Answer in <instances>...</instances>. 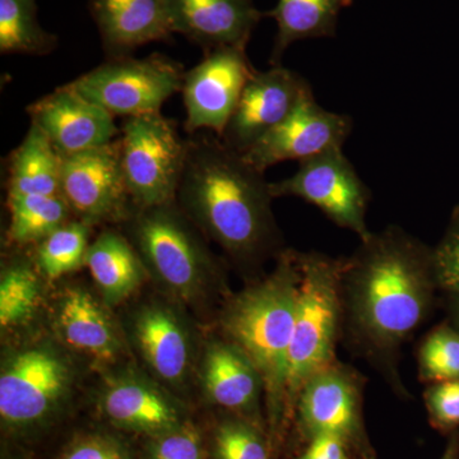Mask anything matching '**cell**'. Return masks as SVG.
I'll list each match as a JSON object with an SVG mask.
<instances>
[{
    "instance_id": "83f0119b",
    "label": "cell",
    "mask_w": 459,
    "mask_h": 459,
    "mask_svg": "<svg viewBox=\"0 0 459 459\" xmlns=\"http://www.w3.org/2000/svg\"><path fill=\"white\" fill-rule=\"evenodd\" d=\"M41 299L40 280L26 263H13L0 281V325L18 327L32 318Z\"/></svg>"
},
{
    "instance_id": "2e32d148",
    "label": "cell",
    "mask_w": 459,
    "mask_h": 459,
    "mask_svg": "<svg viewBox=\"0 0 459 459\" xmlns=\"http://www.w3.org/2000/svg\"><path fill=\"white\" fill-rule=\"evenodd\" d=\"M89 9L110 59L174 35L165 0H90Z\"/></svg>"
},
{
    "instance_id": "ffe728a7",
    "label": "cell",
    "mask_w": 459,
    "mask_h": 459,
    "mask_svg": "<svg viewBox=\"0 0 459 459\" xmlns=\"http://www.w3.org/2000/svg\"><path fill=\"white\" fill-rule=\"evenodd\" d=\"M204 385L208 400L238 412L255 410L262 377L234 343L211 344L204 356Z\"/></svg>"
},
{
    "instance_id": "d6986e66",
    "label": "cell",
    "mask_w": 459,
    "mask_h": 459,
    "mask_svg": "<svg viewBox=\"0 0 459 459\" xmlns=\"http://www.w3.org/2000/svg\"><path fill=\"white\" fill-rule=\"evenodd\" d=\"M56 329L72 349L96 360H113L119 351V340L107 310L82 289L66 290L60 299Z\"/></svg>"
},
{
    "instance_id": "9c48e42d",
    "label": "cell",
    "mask_w": 459,
    "mask_h": 459,
    "mask_svg": "<svg viewBox=\"0 0 459 459\" xmlns=\"http://www.w3.org/2000/svg\"><path fill=\"white\" fill-rule=\"evenodd\" d=\"M256 69L246 49L220 48L205 51L204 60L184 75L186 131H205L221 138L247 81Z\"/></svg>"
},
{
    "instance_id": "4316f807",
    "label": "cell",
    "mask_w": 459,
    "mask_h": 459,
    "mask_svg": "<svg viewBox=\"0 0 459 459\" xmlns=\"http://www.w3.org/2000/svg\"><path fill=\"white\" fill-rule=\"evenodd\" d=\"M89 234L90 226L77 220L65 223L40 241L36 258L42 273L59 279L86 264Z\"/></svg>"
},
{
    "instance_id": "3957f363",
    "label": "cell",
    "mask_w": 459,
    "mask_h": 459,
    "mask_svg": "<svg viewBox=\"0 0 459 459\" xmlns=\"http://www.w3.org/2000/svg\"><path fill=\"white\" fill-rule=\"evenodd\" d=\"M300 279L299 255L282 253L273 274L238 295L223 314V329L258 370L274 411L287 395Z\"/></svg>"
},
{
    "instance_id": "44dd1931",
    "label": "cell",
    "mask_w": 459,
    "mask_h": 459,
    "mask_svg": "<svg viewBox=\"0 0 459 459\" xmlns=\"http://www.w3.org/2000/svg\"><path fill=\"white\" fill-rule=\"evenodd\" d=\"M138 349L147 364L166 382L178 383L188 370L190 349L186 329L164 307H148L134 325Z\"/></svg>"
},
{
    "instance_id": "4dcf8cb0",
    "label": "cell",
    "mask_w": 459,
    "mask_h": 459,
    "mask_svg": "<svg viewBox=\"0 0 459 459\" xmlns=\"http://www.w3.org/2000/svg\"><path fill=\"white\" fill-rule=\"evenodd\" d=\"M150 459H204L201 433L190 422L152 437Z\"/></svg>"
},
{
    "instance_id": "ac0fdd59",
    "label": "cell",
    "mask_w": 459,
    "mask_h": 459,
    "mask_svg": "<svg viewBox=\"0 0 459 459\" xmlns=\"http://www.w3.org/2000/svg\"><path fill=\"white\" fill-rule=\"evenodd\" d=\"M101 406L115 427L151 437L183 424L179 411L170 400L141 380L124 379L114 383L102 395Z\"/></svg>"
},
{
    "instance_id": "9a60e30c",
    "label": "cell",
    "mask_w": 459,
    "mask_h": 459,
    "mask_svg": "<svg viewBox=\"0 0 459 459\" xmlns=\"http://www.w3.org/2000/svg\"><path fill=\"white\" fill-rule=\"evenodd\" d=\"M171 29L210 51L246 49L264 13L253 0H165Z\"/></svg>"
},
{
    "instance_id": "cb8c5ba5",
    "label": "cell",
    "mask_w": 459,
    "mask_h": 459,
    "mask_svg": "<svg viewBox=\"0 0 459 459\" xmlns=\"http://www.w3.org/2000/svg\"><path fill=\"white\" fill-rule=\"evenodd\" d=\"M63 156L35 124L9 160L8 195H60Z\"/></svg>"
},
{
    "instance_id": "e0dca14e",
    "label": "cell",
    "mask_w": 459,
    "mask_h": 459,
    "mask_svg": "<svg viewBox=\"0 0 459 459\" xmlns=\"http://www.w3.org/2000/svg\"><path fill=\"white\" fill-rule=\"evenodd\" d=\"M299 413L310 437H352L358 429L359 395L352 377L329 365L314 374L299 392Z\"/></svg>"
},
{
    "instance_id": "8fae6325",
    "label": "cell",
    "mask_w": 459,
    "mask_h": 459,
    "mask_svg": "<svg viewBox=\"0 0 459 459\" xmlns=\"http://www.w3.org/2000/svg\"><path fill=\"white\" fill-rule=\"evenodd\" d=\"M60 195L72 213L89 226L122 219L131 195L117 138L105 146L63 157Z\"/></svg>"
},
{
    "instance_id": "52a82bcc",
    "label": "cell",
    "mask_w": 459,
    "mask_h": 459,
    "mask_svg": "<svg viewBox=\"0 0 459 459\" xmlns=\"http://www.w3.org/2000/svg\"><path fill=\"white\" fill-rule=\"evenodd\" d=\"M133 235L144 265L181 298H192L212 267L186 217L172 204L138 208Z\"/></svg>"
},
{
    "instance_id": "e575fe53",
    "label": "cell",
    "mask_w": 459,
    "mask_h": 459,
    "mask_svg": "<svg viewBox=\"0 0 459 459\" xmlns=\"http://www.w3.org/2000/svg\"><path fill=\"white\" fill-rule=\"evenodd\" d=\"M296 459H347L343 439L336 435H316L307 451Z\"/></svg>"
},
{
    "instance_id": "8992f818",
    "label": "cell",
    "mask_w": 459,
    "mask_h": 459,
    "mask_svg": "<svg viewBox=\"0 0 459 459\" xmlns=\"http://www.w3.org/2000/svg\"><path fill=\"white\" fill-rule=\"evenodd\" d=\"M184 75L179 63L152 54L142 59L113 57L68 84L114 117H132L160 113L183 89Z\"/></svg>"
},
{
    "instance_id": "8d00e7d4",
    "label": "cell",
    "mask_w": 459,
    "mask_h": 459,
    "mask_svg": "<svg viewBox=\"0 0 459 459\" xmlns=\"http://www.w3.org/2000/svg\"><path fill=\"white\" fill-rule=\"evenodd\" d=\"M458 322H459V310H458Z\"/></svg>"
},
{
    "instance_id": "5b68a950",
    "label": "cell",
    "mask_w": 459,
    "mask_h": 459,
    "mask_svg": "<svg viewBox=\"0 0 459 459\" xmlns=\"http://www.w3.org/2000/svg\"><path fill=\"white\" fill-rule=\"evenodd\" d=\"M126 188L138 208L172 204L186 165V140L161 113L126 117L119 137Z\"/></svg>"
},
{
    "instance_id": "484cf974",
    "label": "cell",
    "mask_w": 459,
    "mask_h": 459,
    "mask_svg": "<svg viewBox=\"0 0 459 459\" xmlns=\"http://www.w3.org/2000/svg\"><path fill=\"white\" fill-rule=\"evenodd\" d=\"M56 47L39 23L36 0H0V53L47 56Z\"/></svg>"
},
{
    "instance_id": "6da1fadb",
    "label": "cell",
    "mask_w": 459,
    "mask_h": 459,
    "mask_svg": "<svg viewBox=\"0 0 459 459\" xmlns=\"http://www.w3.org/2000/svg\"><path fill=\"white\" fill-rule=\"evenodd\" d=\"M270 183L213 133L186 140L177 198L205 234L238 262L259 261L279 246Z\"/></svg>"
},
{
    "instance_id": "836d02e7",
    "label": "cell",
    "mask_w": 459,
    "mask_h": 459,
    "mask_svg": "<svg viewBox=\"0 0 459 459\" xmlns=\"http://www.w3.org/2000/svg\"><path fill=\"white\" fill-rule=\"evenodd\" d=\"M427 402L437 425L444 428L459 425V379L437 382L429 389Z\"/></svg>"
},
{
    "instance_id": "d6a6232c",
    "label": "cell",
    "mask_w": 459,
    "mask_h": 459,
    "mask_svg": "<svg viewBox=\"0 0 459 459\" xmlns=\"http://www.w3.org/2000/svg\"><path fill=\"white\" fill-rule=\"evenodd\" d=\"M433 258L437 285L459 294V212Z\"/></svg>"
},
{
    "instance_id": "d590c367",
    "label": "cell",
    "mask_w": 459,
    "mask_h": 459,
    "mask_svg": "<svg viewBox=\"0 0 459 459\" xmlns=\"http://www.w3.org/2000/svg\"><path fill=\"white\" fill-rule=\"evenodd\" d=\"M442 459H457V453H455V449L451 446L448 448V451L444 453Z\"/></svg>"
},
{
    "instance_id": "7c38bea8",
    "label": "cell",
    "mask_w": 459,
    "mask_h": 459,
    "mask_svg": "<svg viewBox=\"0 0 459 459\" xmlns=\"http://www.w3.org/2000/svg\"><path fill=\"white\" fill-rule=\"evenodd\" d=\"M352 126L351 117L325 110L312 92L282 123L241 155L247 164L264 174L280 162H300L331 148L343 147Z\"/></svg>"
},
{
    "instance_id": "603a6c76",
    "label": "cell",
    "mask_w": 459,
    "mask_h": 459,
    "mask_svg": "<svg viewBox=\"0 0 459 459\" xmlns=\"http://www.w3.org/2000/svg\"><path fill=\"white\" fill-rule=\"evenodd\" d=\"M351 4L352 0H279L264 13L277 23L271 65H281L287 48L296 41L333 38L341 11Z\"/></svg>"
},
{
    "instance_id": "f1b7e54d",
    "label": "cell",
    "mask_w": 459,
    "mask_h": 459,
    "mask_svg": "<svg viewBox=\"0 0 459 459\" xmlns=\"http://www.w3.org/2000/svg\"><path fill=\"white\" fill-rule=\"evenodd\" d=\"M214 459H270L258 429L244 420H226L213 434Z\"/></svg>"
},
{
    "instance_id": "30bf717a",
    "label": "cell",
    "mask_w": 459,
    "mask_h": 459,
    "mask_svg": "<svg viewBox=\"0 0 459 459\" xmlns=\"http://www.w3.org/2000/svg\"><path fill=\"white\" fill-rule=\"evenodd\" d=\"M69 383L65 362L47 347L18 352L0 376V418L7 428L29 429L47 421Z\"/></svg>"
},
{
    "instance_id": "1f68e13d",
    "label": "cell",
    "mask_w": 459,
    "mask_h": 459,
    "mask_svg": "<svg viewBox=\"0 0 459 459\" xmlns=\"http://www.w3.org/2000/svg\"><path fill=\"white\" fill-rule=\"evenodd\" d=\"M57 459H133L126 446L110 435H80L65 446Z\"/></svg>"
},
{
    "instance_id": "f546056e",
    "label": "cell",
    "mask_w": 459,
    "mask_h": 459,
    "mask_svg": "<svg viewBox=\"0 0 459 459\" xmlns=\"http://www.w3.org/2000/svg\"><path fill=\"white\" fill-rule=\"evenodd\" d=\"M420 369L435 382L459 379V333L449 328L434 331L420 350Z\"/></svg>"
},
{
    "instance_id": "277c9868",
    "label": "cell",
    "mask_w": 459,
    "mask_h": 459,
    "mask_svg": "<svg viewBox=\"0 0 459 459\" xmlns=\"http://www.w3.org/2000/svg\"><path fill=\"white\" fill-rule=\"evenodd\" d=\"M301 279L289 352L287 397L296 400L305 383L332 365L342 316L344 262L299 255Z\"/></svg>"
},
{
    "instance_id": "7a4b0ae2",
    "label": "cell",
    "mask_w": 459,
    "mask_h": 459,
    "mask_svg": "<svg viewBox=\"0 0 459 459\" xmlns=\"http://www.w3.org/2000/svg\"><path fill=\"white\" fill-rule=\"evenodd\" d=\"M435 283L433 252L418 238L398 228L371 235L344 262L352 328L377 351H394L427 316Z\"/></svg>"
},
{
    "instance_id": "d4e9b609",
    "label": "cell",
    "mask_w": 459,
    "mask_h": 459,
    "mask_svg": "<svg viewBox=\"0 0 459 459\" xmlns=\"http://www.w3.org/2000/svg\"><path fill=\"white\" fill-rule=\"evenodd\" d=\"M8 238L17 246L42 241L69 222L72 211L62 195H8Z\"/></svg>"
},
{
    "instance_id": "5bb4252c",
    "label": "cell",
    "mask_w": 459,
    "mask_h": 459,
    "mask_svg": "<svg viewBox=\"0 0 459 459\" xmlns=\"http://www.w3.org/2000/svg\"><path fill=\"white\" fill-rule=\"evenodd\" d=\"M27 114L63 157L105 146L120 134L114 115L69 84L33 102Z\"/></svg>"
},
{
    "instance_id": "7402d4cb",
    "label": "cell",
    "mask_w": 459,
    "mask_h": 459,
    "mask_svg": "<svg viewBox=\"0 0 459 459\" xmlns=\"http://www.w3.org/2000/svg\"><path fill=\"white\" fill-rule=\"evenodd\" d=\"M86 265L105 300H126L144 279V263L131 244L117 232H102L89 247Z\"/></svg>"
},
{
    "instance_id": "ba28073f",
    "label": "cell",
    "mask_w": 459,
    "mask_h": 459,
    "mask_svg": "<svg viewBox=\"0 0 459 459\" xmlns=\"http://www.w3.org/2000/svg\"><path fill=\"white\" fill-rule=\"evenodd\" d=\"M273 198L296 197L318 207L331 221L368 240L370 192L343 147L331 148L300 161L298 171L285 180L270 183Z\"/></svg>"
},
{
    "instance_id": "4fadbf2b",
    "label": "cell",
    "mask_w": 459,
    "mask_h": 459,
    "mask_svg": "<svg viewBox=\"0 0 459 459\" xmlns=\"http://www.w3.org/2000/svg\"><path fill=\"white\" fill-rule=\"evenodd\" d=\"M312 92L303 77L285 66L256 71L247 81L221 141L238 153L247 152Z\"/></svg>"
}]
</instances>
